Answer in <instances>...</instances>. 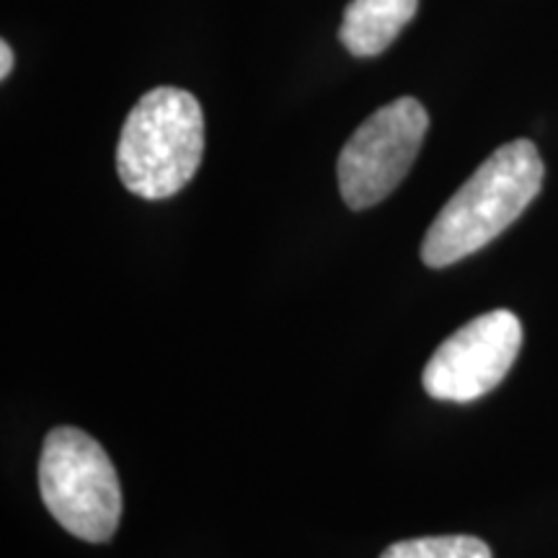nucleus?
<instances>
[{
  "instance_id": "1",
  "label": "nucleus",
  "mask_w": 558,
  "mask_h": 558,
  "mask_svg": "<svg viewBox=\"0 0 558 558\" xmlns=\"http://www.w3.org/2000/svg\"><path fill=\"white\" fill-rule=\"evenodd\" d=\"M543 177L541 153L530 140L501 145L439 209L424 235L422 262L445 269L476 254L525 213Z\"/></svg>"
},
{
  "instance_id": "2",
  "label": "nucleus",
  "mask_w": 558,
  "mask_h": 558,
  "mask_svg": "<svg viewBox=\"0 0 558 558\" xmlns=\"http://www.w3.org/2000/svg\"><path fill=\"white\" fill-rule=\"evenodd\" d=\"M205 153V114L190 90L160 86L124 120L117 173L143 199H166L194 179Z\"/></svg>"
},
{
  "instance_id": "3",
  "label": "nucleus",
  "mask_w": 558,
  "mask_h": 558,
  "mask_svg": "<svg viewBox=\"0 0 558 558\" xmlns=\"http://www.w3.org/2000/svg\"><path fill=\"white\" fill-rule=\"evenodd\" d=\"M39 494L50 514L75 538L107 543L122 518V488L99 439L58 427L39 458Z\"/></svg>"
},
{
  "instance_id": "4",
  "label": "nucleus",
  "mask_w": 558,
  "mask_h": 558,
  "mask_svg": "<svg viewBox=\"0 0 558 558\" xmlns=\"http://www.w3.org/2000/svg\"><path fill=\"white\" fill-rule=\"evenodd\" d=\"M427 130V109L411 96L367 117L339 156V192L347 207L367 209L386 199L407 179Z\"/></svg>"
},
{
  "instance_id": "5",
  "label": "nucleus",
  "mask_w": 558,
  "mask_h": 558,
  "mask_svg": "<svg viewBox=\"0 0 558 558\" xmlns=\"http://www.w3.org/2000/svg\"><path fill=\"white\" fill-rule=\"evenodd\" d=\"M520 347L522 324L512 311L484 313L437 347L422 386L437 401H476L507 378Z\"/></svg>"
},
{
  "instance_id": "6",
  "label": "nucleus",
  "mask_w": 558,
  "mask_h": 558,
  "mask_svg": "<svg viewBox=\"0 0 558 558\" xmlns=\"http://www.w3.org/2000/svg\"><path fill=\"white\" fill-rule=\"evenodd\" d=\"M416 9L418 0H352L341 19V45L354 58H375L407 29Z\"/></svg>"
},
{
  "instance_id": "7",
  "label": "nucleus",
  "mask_w": 558,
  "mask_h": 558,
  "mask_svg": "<svg viewBox=\"0 0 558 558\" xmlns=\"http://www.w3.org/2000/svg\"><path fill=\"white\" fill-rule=\"evenodd\" d=\"M380 558H492V548L473 535H435L393 543Z\"/></svg>"
},
{
  "instance_id": "8",
  "label": "nucleus",
  "mask_w": 558,
  "mask_h": 558,
  "mask_svg": "<svg viewBox=\"0 0 558 558\" xmlns=\"http://www.w3.org/2000/svg\"><path fill=\"white\" fill-rule=\"evenodd\" d=\"M13 70V50L9 41H3L0 45V78H9Z\"/></svg>"
}]
</instances>
